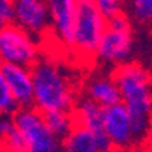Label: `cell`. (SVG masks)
I'll list each match as a JSON object with an SVG mask.
<instances>
[{
	"instance_id": "cell-1",
	"label": "cell",
	"mask_w": 152,
	"mask_h": 152,
	"mask_svg": "<svg viewBox=\"0 0 152 152\" xmlns=\"http://www.w3.org/2000/svg\"><path fill=\"white\" fill-rule=\"evenodd\" d=\"M113 78L120 90L122 104L131 116L137 145L142 148L143 140L152 128V75L138 62L126 61L116 66Z\"/></svg>"
},
{
	"instance_id": "cell-2",
	"label": "cell",
	"mask_w": 152,
	"mask_h": 152,
	"mask_svg": "<svg viewBox=\"0 0 152 152\" xmlns=\"http://www.w3.org/2000/svg\"><path fill=\"white\" fill-rule=\"evenodd\" d=\"M31 69L34 78V107L41 111L73 108L76 102L75 84L55 59L40 58Z\"/></svg>"
},
{
	"instance_id": "cell-3",
	"label": "cell",
	"mask_w": 152,
	"mask_h": 152,
	"mask_svg": "<svg viewBox=\"0 0 152 152\" xmlns=\"http://www.w3.org/2000/svg\"><path fill=\"white\" fill-rule=\"evenodd\" d=\"M107 24L108 20L100 14L94 0H76L70 53L81 62L94 61Z\"/></svg>"
},
{
	"instance_id": "cell-4",
	"label": "cell",
	"mask_w": 152,
	"mask_h": 152,
	"mask_svg": "<svg viewBox=\"0 0 152 152\" xmlns=\"http://www.w3.org/2000/svg\"><path fill=\"white\" fill-rule=\"evenodd\" d=\"M12 117L29 152H56L62 149V140L50 131L41 110L37 107L17 108Z\"/></svg>"
},
{
	"instance_id": "cell-5",
	"label": "cell",
	"mask_w": 152,
	"mask_h": 152,
	"mask_svg": "<svg viewBox=\"0 0 152 152\" xmlns=\"http://www.w3.org/2000/svg\"><path fill=\"white\" fill-rule=\"evenodd\" d=\"M132 24L129 17L122 12L108 20L107 29L100 38L96 59L111 66H119L128 61L132 52Z\"/></svg>"
},
{
	"instance_id": "cell-6",
	"label": "cell",
	"mask_w": 152,
	"mask_h": 152,
	"mask_svg": "<svg viewBox=\"0 0 152 152\" xmlns=\"http://www.w3.org/2000/svg\"><path fill=\"white\" fill-rule=\"evenodd\" d=\"M38 59L40 47L32 34L15 21L0 28V61L32 67Z\"/></svg>"
},
{
	"instance_id": "cell-7",
	"label": "cell",
	"mask_w": 152,
	"mask_h": 152,
	"mask_svg": "<svg viewBox=\"0 0 152 152\" xmlns=\"http://www.w3.org/2000/svg\"><path fill=\"white\" fill-rule=\"evenodd\" d=\"M104 131L110 137L114 151H131L138 148L131 116L122 102L105 108Z\"/></svg>"
},
{
	"instance_id": "cell-8",
	"label": "cell",
	"mask_w": 152,
	"mask_h": 152,
	"mask_svg": "<svg viewBox=\"0 0 152 152\" xmlns=\"http://www.w3.org/2000/svg\"><path fill=\"white\" fill-rule=\"evenodd\" d=\"M44 2L50 14L55 41H58L70 53L76 14V0H44Z\"/></svg>"
},
{
	"instance_id": "cell-9",
	"label": "cell",
	"mask_w": 152,
	"mask_h": 152,
	"mask_svg": "<svg viewBox=\"0 0 152 152\" xmlns=\"http://www.w3.org/2000/svg\"><path fill=\"white\" fill-rule=\"evenodd\" d=\"M14 21L37 37L52 31L50 14L44 0H17Z\"/></svg>"
},
{
	"instance_id": "cell-10",
	"label": "cell",
	"mask_w": 152,
	"mask_h": 152,
	"mask_svg": "<svg viewBox=\"0 0 152 152\" xmlns=\"http://www.w3.org/2000/svg\"><path fill=\"white\" fill-rule=\"evenodd\" d=\"M62 149L70 152H108L114 151V146L104 129L75 125L70 134L62 140Z\"/></svg>"
},
{
	"instance_id": "cell-11",
	"label": "cell",
	"mask_w": 152,
	"mask_h": 152,
	"mask_svg": "<svg viewBox=\"0 0 152 152\" xmlns=\"http://www.w3.org/2000/svg\"><path fill=\"white\" fill-rule=\"evenodd\" d=\"M3 73L11 90L12 97L15 99L18 108L34 107V78L32 69L18 64L3 62Z\"/></svg>"
},
{
	"instance_id": "cell-12",
	"label": "cell",
	"mask_w": 152,
	"mask_h": 152,
	"mask_svg": "<svg viewBox=\"0 0 152 152\" xmlns=\"http://www.w3.org/2000/svg\"><path fill=\"white\" fill-rule=\"evenodd\" d=\"M84 93L87 97L93 99L94 102L102 105L104 108L122 102L120 90L117 87V82L114 81L113 75L111 76H107V75L91 76L84 85Z\"/></svg>"
},
{
	"instance_id": "cell-13",
	"label": "cell",
	"mask_w": 152,
	"mask_h": 152,
	"mask_svg": "<svg viewBox=\"0 0 152 152\" xmlns=\"http://www.w3.org/2000/svg\"><path fill=\"white\" fill-rule=\"evenodd\" d=\"M75 125H82L87 128L93 129H104V116H105V108L99 105L90 97H81L76 99V102L72 108Z\"/></svg>"
},
{
	"instance_id": "cell-14",
	"label": "cell",
	"mask_w": 152,
	"mask_h": 152,
	"mask_svg": "<svg viewBox=\"0 0 152 152\" xmlns=\"http://www.w3.org/2000/svg\"><path fill=\"white\" fill-rule=\"evenodd\" d=\"M43 113L50 131L58 138L64 140L75 126V117L72 110H49Z\"/></svg>"
},
{
	"instance_id": "cell-15",
	"label": "cell",
	"mask_w": 152,
	"mask_h": 152,
	"mask_svg": "<svg viewBox=\"0 0 152 152\" xmlns=\"http://www.w3.org/2000/svg\"><path fill=\"white\" fill-rule=\"evenodd\" d=\"M17 108L18 105L11 94V90L3 73V62L0 61V114H14Z\"/></svg>"
},
{
	"instance_id": "cell-16",
	"label": "cell",
	"mask_w": 152,
	"mask_h": 152,
	"mask_svg": "<svg viewBox=\"0 0 152 152\" xmlns=\"http://www.w3.org/2000/svg\"><path fill=\"white\" fill-rule=\"evenodd\" d=\"M131 17L140 24H152V0H131Z\"/></svg>"
},
{
	"instance_id": "cell-17",
	"label": "cell",
	"mask_w": 152,
	"mask_h": 152,
	"mask_svg": "<svg viewBox=\"0 0 152 152\" xmlns=\"http://www.w3.org/2000/svg\"><path fill=\"white\" fill-rule=\"evenodd\" d=\"M97 9L100 11L107 20L116 17L123 12V2L122 0H94Z\"/></svg>"
},
{
	"instance_id": "cell-18",
	"label": "cell",
	"mask_w": 152,
	"mask_h": 152,
	"mask_svg": "<svg viewBox=\"0 0 152 152\" xmlns=\"http://www.w3.org/2000/svg\"><path fill=\"white\" fill-rule=\"evenodd\" d=\"M17 0H0V28L6 26L15 20Z\"/></svg>"
},
{
	"instance_id": "cell-19",
	"label": "cell",
	"mask_w": 152,
	"mask_h": 152,
	"mask_svg": "<svg viewBox=\"0 0 152 152\" xmlns=\"http://www.w3.org/2000/svg\"><path fill=\"white\" fill-rule=\"evenodd\" d=\"M15 129H17V126H15L14 117L11 114H0V140L3 142Z\"/></svg>"
},
{
	"instance_id": "cell-20",
	"label": "cell",
	"mask_w": 152,
	"mask_h": 152,
	"mask_svg": "<svg viewBox=\"0 0 152 152\" xmlns=\"http://www.w3.org/2000/svg\"><path fill=\"white\" fill-rule=\"evenodd\" d=\"M142 149H143V151H151V152H152V128H151V131L148 132L146 138L143 140Z\"/></svg>"
},
{
	"instance_id": "cell-21",
	"label": "cell",
	"mask_w": 152,
	"mask_h": 152,
	"mask_svg": "<svg viewBox=\"0 0 152 152\" xmlns=\"http://www.w3.org/2000/svg\"><path fill=\"white\" fill-rule=\"evenodd\" d=\"M0 151H5V145H3L2 140H0Z\"/></svg>"
},
{
	"instance_id": "cell-22",
	"label": "cell",
	"mask_w": 152,
	"mask_h": 152,
	"mask_svg": "<svg viewBox=\"0 0 152 152\" xmlns=\"http://www.w3.org/2000/svg\"><path fill=\"white\" fill-rule=\"evenodd\" d=\"M151 125H152V108H151Z\"/></svg>"
},
{
	"instance_id": "cell-23",
	"label": "cell",
	"mask_w": 152,
	"mask_h": 152,
	"mask_svg": "<svg viewBox=\"0 0 152 152\" xmlns=\"http://www.w3.org/2000/svg\"><path fill=\"white\" fill-rule=\"evenodd\" d=\"M122 2H123V3H126V2H128V3H129V2H131V0H122Z\"/></svg>"
}]
</instances>
